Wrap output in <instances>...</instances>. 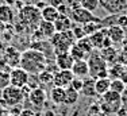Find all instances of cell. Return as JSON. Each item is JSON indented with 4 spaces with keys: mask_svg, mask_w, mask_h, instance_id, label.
Listing matches in <instances>:
<instances>
[{
    "mask_svg": "<svg viewBox=\"0 0 127 116\" xmlns=\"http://www.w3.org/2000/svg\"><path fill=\"white\" fill-rule=\"evenodd\" d=\"M47 57L43 53L35 50V49H27L22 51L20 57V68L25 69L29 74H39L41 72L47 68Z\"/></svg>",
    "mask_w": 127,
    "mask_h": 116,
    "instance_id": "1",
    "label": "cell"
},
{
    "mask_svg": "<svg viewBox=\"0 0 127 116\" xmlns=\"http://www.w3.org/2000/svg\"><path fill=\"white\" fill-rule=\"evenodd\" d=\"M42 20L41 10L35 7V4H25L18 12V22L26 26L27 29L37 30Z\"/></svg>",
    "mask_w": 127,
    "mask_h": 116,
    "instance_id": "2",
    "label": "cell"
},
{
    "mask_svg": "<svg viewBox=\"0 0 127 116\" xmlns=\"http://www.w3.org/2000/svg\"><path fill=\"white\" fill-rule=\"evenodd\" d=\"M87 62H88V66H89V77L95 78V80L108 77V70H110L108 69V63L101 57L99 50L92 51L89 54Z\"/></svg>",
    "mask_w": 127,
    "mask_h": 116,
    "instance_id": "3",
    "label": "cell"
},
{
    "mask_svg": "<svg viewBox=\"0 0 127 116\" xmlns=\"http://www.w3.org/2000/svg\"><path fill=\"white\" fill-rule=\"evenodd\" d=\"M49 42L54 50V54L68 53V51H70L72 46L76 43V38H74L72 30H69L65 32H56L49 39Z\"/></svg>",
    "mask_w": 127,
    "mask_h": 116,
    "instance_id": "4",
    "label": "cell"
},
{
    "mask_svg": "<svg viewBox=\"0 0 127 116\" xmlns=\"http://www.w3.org/2000/svg\"><path fill=\"white\" fill-rule=\"evenodd\" d=\"M23 100H25V96H23V92L20 88L10 85L8 88L1 90V99H0V101L4 105H8V107H12L14 108V107L19 105Z\"/></svg>",
    "mask_w": 127,
    "mask_h": 116,
    "instance_id": "5",
    "label": "cell"
},
{
    "mask_svg": "<svg viewBox=\"0 0 127 116\" xmlns=\"http://www.w3.org/2000/svg\"><path fill=\"white\" fill-rule=\"evenodd\" d=\"M103 104H101V109L107 111V114H116L119 111V108L123 105L122 103V94L115 93L108 90L105 94H103Z\"/></svg>",
    "mask_w": 127,
    "mask_h": 116,
    "instance_id": "6",
    "label": "cell"
},
{
    "mask_svg": "<svg viewBox=\"0 0 127 116\" xmlns=\"http://www.w3.org/2000/svg\"><path fill=\"white\" fill-rule=\"evenodd\" d=\"M1 57L5 59L7 65L10 66V69H14V68L20 66V57H22V53H20L16 47L5 46L4 51H3V54H1Z\"/></svg>",
    "mask_w": 127,
    "mask_h": 116,
    "instance_id": "7",
    "label": "cell"
},
{
    "mask_svg": "<svg viewBox=\"0 0 127 116\" xmlns=\"http://www.w3.org/2000/svg\"><path fill=\"white\" fill-rule=\"evenodd\" d=\"M10 76H11V85H12V87H16V88L26 87L27 82H29V77H30L29 73H27L25 69H22L20 66L11 69Z\"/></svg>",
    "mask_w": 127,
    "mask_h": 116,
    "instance_id": "8",
    "label": "cell"
},
{
    "mask_svg": "<svg viewBox=\"0 0 127 116\" xmlns=\"http://www.w3.org/2000/svg\"><path fill=\"white\" fill-rule=\"evenodd\" d=\"M96 18H97V16H95L92 12L84 10V8H81V7L76 8V10H72V12H70L72 22L76 23V24H81V26L85 24V23L92 22V20H95Z\"/></svg>",
    "mask_w": 127,
    "mask_h": 116,
    "instance_id": "9",
    "label": "cell"
},
{
    "mask_svg": "<svg viewBox=\"0 0 127 116\" xmlns=\"http://www.w3.org/2000/svg\"><path fill=\"white\" fill-rule=\"evenodd\" d=\"M101 7L110 15H120L127 11V0H105Z\"/></svg>",
    "mask_w": 127,
    "mask_h": 116,
    "instance_id": "10",
    "label": "cell"
},
{
    "mask_svg": "<svg viewBox=\"0 0 127 116\" xmlns=\"http://www.w3.org/2000/svg\"><path fill=\"white\" fill-rule=\"evenodd\" d=\"M74 76L72 70H58L53 77V85L60 88H68L72 84Z\"/></svg>",
    "mask_w": 127,
    "mask_h": 116,
    "instance_id": "11",
    "label": "cell"
},
{
    "mask_svg": "<svg viewBox=\"0 0 127 116\" xmlns=\"http://www.w3.org/2000/svg\"><path fill=\"white\" fill-rule=\"evenodd\" d=\"M54 61H56V66L58 70H70L72 66L74 63L73 57L70 56V53H58L54 57Z\"/></svg>",
    "mask_w": 127,
    "mask_h": 116,
    "instance_id": "12",
    "label": "cell"
},
{
    "mask_svg": "<svg viewBox=\"0 0 127 116\" xmlns=\"http://www.w3.org/2000/svg\"><path fill=\"white\" fill-rule=\"evenodd\" d=\"M29 100L32 105L42 107L47 100V93L45 90V88L41 87V88H37V89H32L29 94Z\"/></svg>",
    "mask_w": 127,
    "mask_h": 116,
    "instance_id": "13",
    "label": "cell"
},
{
    "mask_svg": "<svg viewBox=\"0 0 127 116\" xmlns=\"http://www.w3.org/2000/svg\"><path fill=\"white\" fill-rule=\"evenodd\" d=\"M107 36L111 39V42H112V45H116V43H123V41H125V36H126V31L125 29H122V27L119 26H111L107 29Z\"/></svg>",
    "mask_w": 127,
    "mask_h": 116,
    "instance_id": "14",
    "label": "cell"
},
{
    "mask_svg": "<svg viewBox=\"0 0 127 116\" xmlns=\"http://www.w3.org/2000/svg\"><path fill=\"white\" fill-rule=\"evenodd\" d=\"M72 73L74 77L77 78H85L89 76V66L87 59H80V61H74L73 66H72Z\"/></svg>",
    "mask_w": 127,
    "mask_h": 116,
    "instance_id": "15",
    "label": "cell"
},
{
    "mask_svg": "<svg viewBox=\"0 0 127 116\" xmlns=\"http://www.w3.org/2000/svg\"><path fill=\"white\" fill-rule=\"evenodd\" d=\"M107 29H101L99 31H96L95 34L89 35V39H91V43L95 50H99L100 51L103 47H104V42L107 39Z\"/></svg>",
    "mask_w": 127,
    "mask_h": 116,
    "instance_id": "16",
    "label": "cell"
},
{
    "mask_svg": "<svg viewBox=\"0 0 127 116\" xmlns=\"http://www.w3.org/2000/svg\"><path fill=\"white\" fill-rule=\"evenodd\" d=\"M54 27H56L57 32H65L72 30L73 27V22H72L70 16H66V15H60L58 18L54 22Z\"/></svg>",
    "mask_w": 127,
    "mask_h": 116,
    "instance_id": "17",
    "label": "cell"
},
{
    "mask_svg": "<svg viewBox=\"0 0 127 116\" xmlns=\"http://www.w3.org/2000/svg\"><path fill=\"white\" fill-rule=\"evenodd\" d=\"M49 99L53 104L56 105H62L65 101V88L60 87H51L49 92Z\"/></svg>",
    "mask_w": 127,
    "mask_h": 116,
    "instance_id": "18",
    "label": "cell"
},
{
    "mask_svg": "<svg viewBox=\"0 0 127 116\" xmlns=\"http://www.w3.org/2000/svg\"><path fill=\"white\" fill-rule=\"evenodd\" d=\"M80 94L85 97H95L96 96V90H95V78L92 77H85L83 78V88L80 90Z\"/></svg>",
    "mask_w": 127,
    "mask_h": 116,
    "instance_id": "19",
    "label": "cell"
},
{
    "mask_svg": "<svg viewBox=\"0 0 127 116\" xmlns=\"http://www.w3.org/2000/svg\"><path fill=\"white\" fill-rule=\"evenodd\" d=\"M38 31L41 32L42 38L43 39H50L51 36L56 34V27H54V23L51 22H46V20H41V23H39L38 26Z\"/></svg>",
    "mask_w": 127,
    "mask_h": 116,
    "instance_id": "20",
    "label": "cell"
},
{
    "mask_svg": "<svg viewBox=\"0 0 127 116\" xmlns=\"http://www.w3.org/2000/svg\"><path fill=\"white\" fill-rule=\"evenodd\" d=\"M15 18V12L12 10V7L7 4H0V22H3L4 24H12Z\"/></svg>",
    "mask_w": 127,
    "mask_h": 116,
    "instance_id": "21",
    "label": "cell"
},
{
    "mask_svg": "<svg viewBox=\"0 0 127 116\" xmlns=\"http://www.w3.org/2000/svg\"><path fill=\"white\" fill-rule=\"evenodd\" d=\"M101 29H104V26H103V22H101L100 18H96L92 22L83 24V30H84V32H85V36L95 34L96 31H99V30H101Z\"/></svg>",
    "mask_w": 127,
    "mask_h": 116,
    "instance_id": "22",
    "label": "cell"
},
{
    "mask_svg": "<svg viewBox=\"0 0 127 116\" xmlns=\"http://www.w3.org/2000/svg\"><path fill=\"white\" fill-rule=\"evenodd\" d=\"M110 84H111V78L105 77V78H97L95 80V90H96V96H103L110 90Z\"/></svg>",
    "mask_w": 127,
    "mask_h": 116,
    "instance_id": "23",
    "label": "cell"
},
{
    "mask_svg": "<svg viewBox=\"0 0 127 116\" xmlns=\"http://www.w3.org/2000/svg\"><path fill=\"white\" fill-rule=\"evenodd\" d=\"M41 16H42V20H46V22H51L54 23L56 19L60 16V12L56 7H51V5L47 4L43 10L41 11Z\"/></svg>",
    "mask_w": 127,
    "mask_h": 116,
    "instance_id": "24",
    "label": "cell"
},
{
    "mask_svg": "<svg viewBox=\"0 0 127 116\" xmlns=\"http://www.w3.org/2000/svg\"><path fill=\"white\" fill-rule=\"evenodd\" d=\"M78 99H80V92L74 90L73 88H70V87L65 88V101H64V104H65V105H74V104H77Z\"/></svg>",
    "mask_w": 127,
    "mask_h": 116,
    "instance_id": "25",
    "label": "cell"
},
{
    "mask_svg": "<svg viewBox=\"0 0 127 116\" xmlns=\"http://www.w3.org/2000/svg\"><path fill=\"white\" fill-rule=\"evenodd\" d=\"M100 54H101V57L105 59V62H107V63L115 62V61H118V58H119L118 50H115L114 46L107 47V49H103V50H100Z\"/></svg>",
    "mask_w": 127,
    "mask_h": 116,
    "instance_id": "26",
    "label": "cell"
},
{
    "mask_svg": "<svg viewBox=\"0 0 127 116\" xmlns=\"http://www.w3.org/2000/svg\"><path fill=\"white\" fill-rule=\"evenodd\" d=\"M76 45H77V46L80 47L88 57H89V54L92 53L93 50H95V49H93V46H92V43H91L89 36H84V38H81V39H77V41H76Z\"/></svg>",
    "mask_w": 127,
    "mask_h": 116,
    "instance_id": "27",
    "label": "cell"
},
{
    "mask_svg": "<svg viewBox=\"0 0 127 116\" xmlns=\"http://www.w3.org/2000/svg\"><path fill=\"white\" fill-rule=\"evenodd\" d=\"M110 90H111V92L122 94L126 90V82L123 80H120V78H114V80H111Z\"/></svg>",
    "mask_w": 127,
    "mask_h": 116,
    "instance_id": "28",
    "label": "cell"
},
{
    "mask_svg": "<svg viewBox=\"0 0 127 116\" xmlns=\"http://www.w3.org/2000/svg\"><path fill=\"white\" fill-rule=\"evenodd\" d=\"M80 7L93 14V12L100 7V4H99V0H81Z\"/></svg>",
    "mask_w": 127,
    "mask_h": 116,
    "instance_id": "29",
    "label": "cell"
},
{
    "mask_svg": "<svg viewBox=\"0 0 127 116\" xmlns=\"http://www.w3.org/2000/svg\"><path fill=\"white\" fill-rule=\"evenodd\" d=\"M10 72H8V70H0V90L5 89V88H8L11 85Z\"/></svg>",
    "mask_w": 127,
    "mask_h": 116,
    "instance_id": "30",
    "label": "cell"
},
{
    "mask_svg": "<svg viewBox=\"0 0 127 116\" xmlns=\"http://www.w3.org/2000/svg\"><path fill=\"white\" fill-rule=\"evenodd\" d=\"M69 53H70V56H72V57H73V59H74V61H80V59H85V58H87V57H88V56H87V54H85V53H84V51H83V50H81V49H80V47H78V46H77V45H76V43H74V45H73V46H72V49H70V51H69Z\"/></svg>",
    "mask_w": 127,
    "mask_h": 116,
    "instance_id": "31",
    "label": "cell"
},
{
    "mask_svg": "<svg viewBox=\"0 0 127 116\" xmlns=\"http://www.w3.org/2000/svg\"><path fill=\"white\" fill-rule=\"evenodd\" d=\"M53 77H54V74L51 72H49V70H43V72H41L38 74L39 82H43L45 85L53 84Z\"/></svg>",
    "mask_w": 127,
    "mask_h": 116,
    "instance_id": "32",
    "label": "cell"
},
{
    "mask_svg": "<svg viewBox=\"0 0 127 116\" xmlns=\"http://www.w3.org/2000/svg\"><path fill=\"white\" fill-rule=\"evenodd\" d=\"M72 32H73V35H74V38H76V41H77V39H81V38H84V36H85V32H84L83 26H81V24H76V23H74L73 27H72Z\"/></svg>",
    "mask_w": 127,
    "mask_h": 116,
    "instance_id": "33",
    "label": "cell"
},
{
    "mask_svg": "<svg viewBox=\"0 0 127 116\" xmlns=\"http://www.w3.org/2000/svg\"><path fill=\"white\" fill-rule=\"evenodd\" d=\"M39 82V78H38V74H30L29 77V82H27V87L30 88V89H37V88H41V84H38Z\"/></svg>",
    "mask_w": 127,
    "mask_h": 116,
    "instance_id": "34",
    "label": "cell"
},
{
    "mask_svg": "<svg viewBox=\"0 0 127 116\" xmlns=\"http://www.w3.org/2000/svg\"><path fill=\"white\" fill-rule=\"evenodd\" d=\"M69 87L73 88L74 90H77V92H80L81 88H83V78H77V77H74V78H73V81H72V84L69 85Z\"/></svg>",
    "mask_w": 127,
    "mask_h": 116,
    "instance_id": "35",
    "label": "cell"
},
{
    "mask_svg": "<svg viewBox=\"0 0 127 116\" xmlns=\"http://www.w3.org/2000/svg\"><path fill=\"white\" fill-rule=\"evenodd\" d=\"M116 26L122 27V29H127V15H118V20H116Z\"/></svg>",
    "mask_w": 127,
    "mask_h": 116,
    "instance_id": "36",
    "label": "cell"
},
{
    "mask_svg": "<svg viewBox=\"0 0 127 116\" xmlns=\"http://www.w3.org/2000/svg\"><path fill=\"white\" fill-rule=\"evenodd\" d=\"M58 12H60V15H66V16H70V12H72V10L68 7L66 4H62V5H60L58 8Z\"/></svg>",
    "mask_w": 127,
    "mask_h": 116,
    "instance_id": "37",
    "label": "cell"
},
{
    "mask_svg": "<svg viewBox=\"0 0 127 116\" xmlns=\"http://www.w3.org/2000/svg\"><path fill=\"white\" fill-rule=\"evenodd\" d=\"M80 0H65V4L68 5L70 10H76V8L80 7Z\"/></svg>",
    "mask_w": 127,
    "mask_h": 116,
    "instance_id": "38",
    "label": "cell"
},
{
    "mask_svg": "<svg viewBox=\"0 0 127 116\" xmlns=\"http://www.w3.org/2000/svg\"><path fill=\"white\" fill-rule=\"evenodd\" d=\"M47 4H49V5H51V7H56V8H58L60 5L65 4V0H49V1H47Z\"/></svg>",
    "mask_w": 127,
    "mask_h": 116,
    "instance_id": "39",
    "label": "cell"
},
{
    "mask_svg": "<svg viewBox=\"0 0 127 116\" xmlns=\"http://www.w3.org/2000/svg\"><path fill=\"white\" fill-rule=\"evenodd\" d=\"M19 116H37V114H35L34 111H31V109L25 108V109H22V111H20Z\"/></svg>",
    "mask_w": 127,
    "mask_h": 116,
    "instance_id": "40",
    "label": "cell"
},
{
    "mask_svg": "<svg viewBox=\"0 0 127 116\" xmlns=\"http://www.w3.org/2000/svg\"><path fill=\"white\" fill-rule=\"evenodd\" d=\"M46 5H47V1H42V0H38V1L35 3V7H37L38 10H41V11L43 10Z\"/></svg>",
    "mask_w": 127,
    "mask_h": 116,
    "instance_id": "41",
    "label": "cell"
},
{
    "mask_svg": "<svg viewBox=\"0 0 127 116\" xmlns=\"http://www.w3.org/2000/svg\"><path fill=\"white\" fill-rule=\"evenodd\" d=\"M4 1V4L10 5V7H15V4L18 3V0H3Z\"/></svg>",
    "mask_w": 127,
    "mask_h": 116,
    "instance_id": "42",
    "label": "cell"
},
{
    "mask_svg": "<svg viewBox=\"0 0 127 116\" xmlns=\"http://www.w3.org/2000/svg\"><path fill=\"white\" fill-rule=\"evenodd\" d=\"M4 31H5V24L3 23V22H0V38L3 36V34H4Z\"/></svg>",
    "mask_w": 127,
    "mask_h": 116,
    "instance_id": "43",
    "label": "cell"
},
{
    "mask_svg": "<svg viewBox=\"0 0 127 116\" xmlns=\"http://www.w3.org/2000/svg\"><path fill=\"white\" fill-rule=\"evenodd\" d=\"M4 49H5V42L0 38V53H1V51H4Z\"/></svg>",
    "mask_w": 127,
    "mask_h": 116,
    "instance_id": "44",
    "label": "cell"
},
{
    "mask_svg": "<svg viewBox=\"0 0 127 116\" xmlns=\"http://www.w3.org/2000/svg\"><path fill=\"white\" fill-rule=\"evenodd\" d=\"M56 114L54 112H51V111H46V116H54Z\"/></svg>",
    "mask_w": 127,
    "mask_h": 116,
    "instance_id": "45",
    "label": "cell"
},
{
    "mask_svg": "<svg viewBox=\"0 0 127 116\" xmlns=\"http://www.w3.org/2000/svg\"><path fill=\"white\" fill-rule=\"evenodd\" d=\"M20 1H23L25 4H29V3H30V0H20Z\"/></svg>",
    "mask_w": 127,
    "mask_h": 116,
    "instance_id": "46",
    "label": "cell"
},
{
    "mask_svg": "<svg viewBox=\"0 0 127 116\" xmlns=\"http://www.w3.org/2000/svg\"><path fill=\"white\" fill-rule=\"evenodd\" d=\"M7 116H16V115H12V114H10V115H7Z\"/></svg>",
    "mask_w": 127,
    "mask_h": 116,
    "instance_id": "47",
    "label": "cell"
},
{
    "mask_svg": "<svg viewBox=\"0 0 127 116\" xmlns=\"http://www.w3.org/2000/svg\"><path fill=\"white\" fill-rule=\"evenodd\" d=\"M42 1H49V0H42Z\"/></svg>",
    "mask_w": 127,
    "mask_h": 116,
    "instance_id": "48",
    "label": "cell"
},
{
    "mask_svg": "<svg viewBox=\"0 0 127 116\" xmlns=\"http://www.w3.org/2000/svg\"><path fill=\"white\" fill-rule=\"evenodd\" d=\"M126 15H127V11H126Z\"/></svg>",
    "mask_w": 127,
    "mask_h": 116,
    "instance_id": "49",
    "label": "cell"
},
{
    "mask_svg": "<svg viewBox=\"0 0 127 116\" xmlns=\"http://www.w3.org/2000/svg\"><path fill=\"white\" fill-rule=\"evenodd\" d=\"M80 1H81V0H80Z\"/></svg>",
    "mask_w": 127,
    "mask_h": 116,
    "instance_id": "50",
    "label": "cell"
}]
</instances>
